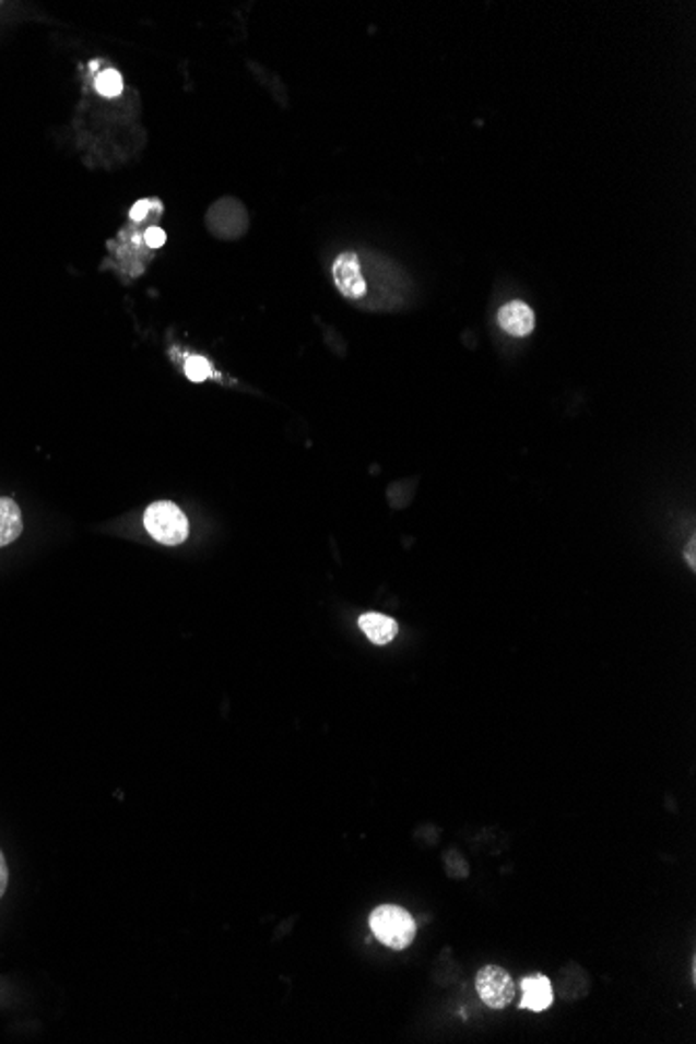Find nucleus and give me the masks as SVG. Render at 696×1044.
I'll use <instances>...</instances> for the list:
<instances>
[{
	"label": "nucleus",
	"mask_w": 696,
	"mask_h": 1044,
	"mask_svg": "<svg viewBox=\"0 0 696 1044\" xmlns=\"http://www.w3.org/2000/svg\"><path fill=\"white\" fill-rule=\"evenodd\" d=\"M369 926L376 934V938L394 951L406 949L413 942L417 932L415 920L404 909L397 905H382L376 909L369 917Z\"/></svg>",
	"instance_id": "obj_1"
},
{
	"label": "nucleus",
	"mask_w": 696,
	"mask_h": 1044,
	"mask_svg": "<svg viewBox=\"0 0 696 1044\" xmlns=\"http://www.w3.org/2000/svg\"><path fill=\"white\" fill-rule=\"evenodd\" d=\"M144 525L161 545H181L188 538V520L180 507L169 500L153 502L144 513Z\"/></svg>",
	"instance_id": "obj_2"
},
{
	"label": "nucleus",
	"mask_w": 696,
	"mask_h": 1044,
	"mask_svg": "<svg viewBox=\"0 0 696 1044\" xmlns=\"http://www.w3.org/2000/svg\"><path fill=\"white\" fill-rule=\"evenodd\" d=\"M207 226H209L213 236H217L222 240H236V238L247 234V209L236 199H222L209 209Z\"/></svg>",
	"instance_id": "obj_3"
},
{
	"label": "nucleus",
	"mask_w": 696,
	"mask_h": 1044,
	"mask_svg": "<svg viewBox=\"0 0 696 1044\" xmlns=\"http://www.w3.org/2000/svg\"><path fill=\"white\" fill-rule=\"evenodd\" d=\"M477 995L491 1009H503L516 997V982L511 974L498 965H486L475 977Z\"/></svg>",
	"instance_id": "obj_4"
},
{
	"label": "nucleus",
	"mask_w": 696,
	"mask_h": 1044,
	"mask_svg": "<svg viewBox=\"0 0 696 1044\" xmlns=\"http://www.w3.org/2000/svg\"><path fill=\"white\" fill-rule=\"evenodd\" d=\"M332 277L342 296L357 300L367 293V282L363 277L359 257L355 252H342L332 265Z\"/></svg>",
	"instance_id": "obj_5"
},
{
	"label": "nucleus",
	"mask_w": 696,
	"mask_h": 1044,
	"mask_svg": "<svg viewBox=\"0 0 696 1044\" xmlns=\"http://www.w3.org/2000/svg\"><path fill=\"white\" fill-rule=\"evenodd\" d=\"M534 323H536L534 311L526 302L514 300V302H507L505 307H500V311H498V325L507 334L517 336V339H523V336L532 334Z\"/></svg>",
	"instance_id": "obj_6"
},
{
	"label": "nucleus",
	"mask_w": 696,
	"mask_h": 1044,
	"mask_svg": "<svg viewBox=\"0 0 696 1044\" xmlns=\"http://www.w3.org/2000/svg\"><path fill=\"white\" fill-rule=\"evenodd\" d=\"M521 1007L530 1011H544L553 1003V986L546 976H530L521 982Z\"/></svg>",
	"instance_id": "obj_7"
},
{
	"label": "nucleus",
	"mask_w": 696,
	"mask_h": 1044,
	"mask_svg": "<svg viewBox=\"0 0 696 1044\" xmlns=\"http://www.w3.org/2000/svg\"><path fill=\"white\" fill-rule=\"evenodd\" d=\"M359 628L374 644H388L399 634V624L382 614H365L359 617Z\"/></svg>",
	"instance_id": "obj_8"
},
{
	"label": "nucleus",
	"mask_w": 696,
	"mask_h": 1044,
	"mask_svg": "<svg viewBox=\"0 0 696 1044\" xmlns=\"http://www.w3.org/2000/svg\"><path fill=\"white\" fill-rule=\"evenodd\" d=\"M22 509L13 499H0V546L11 545L22 536Z\"/></svg>",
	"instance_id": "obj_9"
},
{
	"label": "nucleus",
	"mask_w": 696,
	"mask_h": 1044,
	"mask_svg": "<svg viewBox=\"0 0 696 1044\" xmlns=\"http://www.w3.org/2000/svg\"><path fill=\"white\" fill-rule=\"evenodd\" d=\"M94 86H96L98 94H103V96H107V98H115V96H119L121 91H123L121 73L115 71V69H105L103 73L96 75Z\"/></svg>",
	"instance_id": "obj_10"
},
{
	"label": "nucleus",
	"mask_w": 696,
	"mask_h": 1044,
	"mask_svg": "<svg viewBox=\"0 0 696 1044\" xmlns=\"http://www.w3.org/2000/svg\"><path fill=\"white\" fill-rule=\"evenodd\" d=\"M186 376L192 382H202L211 376V364L204 357L192 355V357L186 359Z\"/></svg>",
	"instance_id": "obj_11"
},
{
	"label": "nucleus",
	"mask_w": 696,
	"mask_h": 1044,
	"mask_svg": "<svg viewBox=\"0 0 696 1044\" xmlns=\"http://www.w3.org/2000/svg\"><path fill=\"white\" fill-rule=\"evenodd\" d=\"M165 240H167V236H165V232H163L161 227H149V229L144 232V242H146L151 249H161V247L165 245Z\"/></svg>",
	"instance_id": "obj_12"
},
{
	"label": "nucleus",
	"mask_w": 696,
	"mask_h": 1044,
	"mask_svg": "<svg viewBox=\"0 0 696 1044\" xmlns=\"http://www.w3.org/2000/svg\"><path fill=\"white\" fill-rule=\"evenodd\" d=\"M153 203H155V201H149V199H144V201H138V203L130 209V220H132V222H142V220L149 215V211H151V205H153Z\"/></svg>",
	"instance_id": "obj_13"
},
{
	"label": "nucleus",
	"mask_w": 696,
	"mask_h": 1044,
	"mask_svg": "<svg viewBox=\"0 0 696 1044\" xmlns=\"http://www.w3.org/2000/svg\"><path fill=\"white\" fill-rule=\"evenodd\" d=\"M7 886H9V867H7L4 855H2V851H0V899H2V894L7 892Z\"/></svg>",
	"instance_id": "obj_14"
},
{
	"label": "nucleus",
	"mask_w": 696,
	"mask_h": 1044,
	"mask_svg": "<svg viewBox=\"0 0 696 1044\" xmlns=\"http://www.w3.org/2000/svg\"><path fill=\"white\" fill-rule=\"evenodd\" d=\"M695 546H696L695 538H693V541L688 543V550H686V557H688V563H691V568H695L696 566Z\"/></svg>",
	"instance_id": "obj_15"
}]
</instances>
